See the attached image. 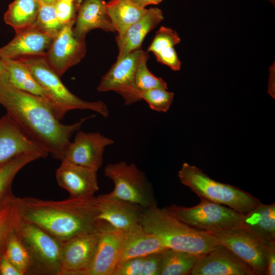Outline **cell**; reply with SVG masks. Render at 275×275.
I'll use <instances>...</instances> for the list:
<instances>
[{
  "instance_id": "3957f363",
  "label": "cell",
  "mask_w": 275,
  "mask_h": 275,
  "mask_svg": "<svg viewBox=\"0 0 275 275\" xmlns=\"http://www.w3.org/2000/svg\"><path fill=\"white\" fill-rule=\"evenodd\" d=\"M140 224L145 231L158 237L168 249L202 255L220 244L212 233L188 225L156 204L144 209Z\"/></svg>"
},
{
  "instance_id": "cb8c5ba5",
  "label": "cell",
  "mask_w": 275,
  "mask_h": 275,
  "mask_svg": "<svg viewBox=\"0 0 275 275\" xmlns=\"http://www.w3.org/2000/svg\"><path fill=\"white\" fill-rule=\"evenodd\" d=\"M108 15L118 35H122L141 18L148 9L131 0H110L106 3Z\"/></svg>"
},
{
  "instance_id": "7c38bea8",
  "label": "cell",
  "mask_w": 275,
  "mask_h": 275,
  "mask_svg": "<svg viewBox=\"0 0 275 275\" xmlns=\"http://www.w3.org/2000/svg\"><path fill=\"white\" fill-rule=\"evenodd\" d=\"M100 222L96 230L63 242L58 275H85L95 254Z\"/></svg>"
},
{
  "instance_id": "6da1fadb",
  "label": "cell",
  "mask_w": 275,
  "mask_h": 275,
  "mask_svg": "<svg viewBox=\"0 0 275 275\" xmlns=\"http://www.w3.org/2000/svg\"><path fill=\"white\" fill-rule=\"evenodd\" d=\"M0 105L33 138L42 144L53 158L61 160L70 138L94 115L64 124L46 99L0 83Z\"/></svg>"
},
{
  "instance_id": "484cf974",
  "label": "cell",
  "mask_w": 275,
  "mask_h": 275,
  "mask_svg": "<svg viewBox=\"0 0 275 275\" xmlns=\"http://www.w3.org/2000/svg\"><path fill=\"white\" fill-rule=\"evenodd\" d=\"M39 8L38 0H14L4 14V21L15 32L33 26Z\"/></svg>"
},
{
  "instance_id": "f546056e",
  "label": "cell",
  "mask_w": 275,
  "mask_h": 275,
  "mask_svg": "<svg viewBox=\"0 0 275 275\" xmlns=\"http://www.w3.org/2000/svg\"><path fill=\"white\" fill-rule=\"evenodd\" d=\"M20 216L16 197L0 208V258L5 253L7 240L15 230Z\"/></svg>"
},
{
  "instance_id": "d590c367",
  "label": "cell",
  "mask_w": 275,
  "mask_h": 275,
  "mask_svg": "<svg viewBox=\"0 0 275 275\" xmlns=\"http://www.w3.org/2000/svg\"><path fill=\"white\" fill-rule=\"evenodd\" d=\"M145 256L133 258L119 264L113 275H144Z\"/></svg>"
},
{
  "instance_id": "8992f818",
  "label": "cell",
  "mask_w": 275,
  "mask_h": 275,
  "mask_svg": "<svg viewBox=\"0 0 275 275\" xmlns=\"http://www.w3.org/2000/svg\"><path fill=\"white\" fill-rule=\"evenodd\" d=\"M15 232L31 258L30 274L58 275L63 242L20 216Z\"/></svg>"
},
{
  "instance_id": "9a60e30c",
  "label": "cell",
  "mask_w": 275,
  "mask_h": 275,
  "mask_svg": "<svg viewBox=\"0 0 275 275\" xmlns=\"http://www.w3.org/2000/svg\"><path fill=\"white\" fill-rule=\"evenodd\" d=\"M100 221L95 254L85 275H113L119 262L125 232Z\"/></svg>"
},
{
  "instance_id": "d6a6232c",
  "label": "cell",
  "mask_w": 275,
  "mask_h": 275,
  "mask_svg": "<svg viewBox=\"0 0 275 275\" xmlns=\"http://www.w3.org/2000/svg\"><path fill=\"white\" fill-rule=\"evenodd\" d=\"M141 98L145 100L149 107L160 112H167L172 103L174 93L167 89L156 88L142 91Z\"/></svg>"
},
{
  "instance_id": "74e56055",
  "label": "cell",
  "mask_w": 275,
  "mask_h": 275,
  "mask_svg": "<svg viewBox=\"0 0 275 275\" xmlns=\"http://www.w3.org/2000/svg\"><path fill=\"white\" fill-rule=\"evenodd\" d=\"M264 254L266 262L265 275L275 274V245H265Z\"/></svg>"
},
{
  "instance_id": "b9f144b4",
  "label": "cell",
  "mask_w": 275,
  "mask_h": 275,
  "mask_svg": "<svg viewBox=\"0 0 275 275\" xmlns=\"http://www.w3.org/2000/svg\"><path fill=\"white\" fill-rule=\"evenodd\" d=\"M46 4H54L58 0H39Z\"/></svg>"
},
{
  "instance_id": "1f68e13d",
  "label": "cell",
  "mask_w": 275,
  "mask_h": 275,
  "mask_svg": "<svg viewBox=\"0 0 275 275\" xmlns=\"http://www.w3.org/2000/svg\"><path fill=\"white\" fill-rule=\"evenodd\" d=\"M149 58L147 52L144 51L136 69L135 83L140 91L161 88L168 89L167 82L161 78L156 77L148 69L147 62Z\"/></svg>"
},
{
  "instance_id": "60d3db41",
  "label": "cell",
  "mask_w": 275,
  "mask_h": 275,
  "mask_svg": "<svg viewBox=\"0 0 275 275\" xmlns=\"http://www.w3.org/2000/svg\"><path fill=\"white\" fill-rule=\"evenodd\" d=\"M162 0H141L140 5L144 8L150 5H157L160 3Z\"/></svg>"
},
{
  "instance_id": "5bb4252c",
  "label": "cell",
  "mask_w": 275,
  "mask_h": 275,
  "mask_svg": "<svg viewBox=\"0 0 275 275\" xmlns=\"http://www.w3.org/2000/svg\"><path fill=\"white\" fill-rule=\"evenodd\" d=\"M114 143V140L99 132L78 130L73 142L68 145L61 161L98 171L102 164L105 148Z\"/></svg>"
},
{
  "instance_id": "836d02e7",
  "label": "cell",
  "mask_w": 275,
  "mask_h": 275,
  "mask_svg": "<svg viewBox=\"0 0 275 275\" xmlns=\"http://www.w3.org/2000/svg\"><path fill=\"white\" fill-rule=\"evenodd\" d=\"M180 40L176 31L170 28L161 26L156 32L147 51L155 54L164 48L174 47L180 43Z\"/></svg>"
},
{
  "instance_id": "e0dca14e",
  "label": "cell",
  "mask_w": 275,
  "mask_h": 275,
  "mask_svg": "<svg viewBox=\"0 0 275 275\" xmlns=\"http://www.w3.org/2000/svg\"><path fill=\"white\" fill-rule=\"evenodd\" d=\"M191 275H255L253 269L221 244L201 255Z\"/></svg>"
},
{
  "instance_id": "4316f807",
  "label": "cell",
  "mask_w": 275,
  "mask_h": 275,
  "mask_svg": "<svg viewBox=\"0 0 275 275\" xmlns=\"http://www.w3.org/2000/svg\"><path fill=\"white\" fill-rule=\"evenodd\" d=\"M201 255L167 249L161 252L159 275H187Z\"/></svg>"
},
{
  "instance_id": "ee69618b",
  "label": "cell",
  "mask_w": 275,
  "mask_h": 275,
  "mask_svg": "<svg viewBox=\"0 0 275 275\" xmlns=\"http://www.w3.org/2000/svg\"><path fill=\"white\" fill-rule=\"evenodd\" d=\"M269 2H270V3H271V4L272 5H273V6L274 5V2H275V0H268Z\"/></svg>"
},
{
  "instance_id": "30bf717a",
  "label": "cell",
  "mask_w": 275,
  "mask_h": 275,
  "mask_svg": "<svg viewBox=\"0 0 275 275\" xmlns=\"http://www.w3.org/2000/svg\"><path fill=\"white\" fill-rule=\"evenodd\" d=\"M47 149L6 113L0 118V166L26 154L46 158Z\"/></svg>"
},
{
  "instance_id": "2e32d148",
  "label": "cell",
  "mask_w": 275,
  "mask_h": 275,
  "mask_svg": "<svg viewBox=\"0 0 275 275\" xmlns=\"http://www.w3.org/2000/svg\"><path fill=\"white\" fill-rule=\"evenodd\" d=\"M97 218L125 232L141 227L140 219L144 208L141 206L112 196L110 193L96 197Z\"/></svg>"
},
{
  "instance_id": "603a6c76",
  "label": "cell",
  "mask_w": 275,
  "mask_h": 275,
  "mask_svg": "<svg viewBox=\"0 0 275 275\" xmlns=\"http://www.w3.org/2000/svg\"><path fill=\"white\" fill-rule=\"evenodd\" d=\"M167 249L158 237L145 231L141 227L138 229L125 232L118 264L133 258L161 253Z\"/></svg>"
},
{
  "instance_id": "d4e9b609",
  "label": "cell",
  "mask_w": 275,
  "mask_h": 275,
  "mask_svg": "<svg viewBox=\"0 0 275 275\" xmlns=\"http://www.w3.org/2000/svg\"><path fill=\"white\" fill-rule=\"evenodd\" d=\"M1 57L8 71L9 83L11 86L48 100L45 91L23 63L18 59Z\"/></svg>"
},
{
  "instance_id": "83f0119b",
  "label": "cell",
  "mask_w": 275,
  "mask_h": 275,
  "mask_svg": "<svg viewBox=\"0 0 275 275\" xmlns=\"http://www.w3.org/2000/svg\"><path fill=\"white\" fill-rule=\"evenodd\" d=\"M39 158L36 155H23L0 166V208L15 197L11 185L17 174L26 165Z\"/></svg>"
},
{
  "instance_id": "ffe728a7",
  "label": "cell",
  "mask_w": 275,
  "mask_h": 275,
  "mask_svg": "<svg viewBox=\"0 0 275 275\" xmlns=\"http://www.w3.org/2000/svg\"><path fill=\"white\" fill-rule=\"evenodd\" d=\"M260 243L275 245V204L261 202L242 214L240 227Z\"/></svg>"
},
{
  "instance_id": "ba28073f",
  "label": "cell",
  "mask_w": 275,
  "mask_h": 275,
  "mask_svg": "<svg viewBox=\"0 0 275 275\" xmlns=\"http://www.w3.org/2000/svg\"><path fill=\"white\" fill-rule=\"evenodd\" d=\"M104 172L105 176L114 183V190L110 193L112 196L144 208L156 205L150 183L134 163L125 161L109 163Z\"/></svg>"
},
{
  "instance_id": "4fadbf2b",
  "label": "cell",
  "mask_w": 275,
  "mask_h": 275,
  "mask_svg": "<svg viewBox=\"0 0 275 275\" xmlns=\"http://www.w3.org/2000/svg\"><path fill=\"white\" fill-rule=\"evenodd\" d=\"M225 246L254 270L255 275H265L264 244L241 227L212 233Z\"/></svg>"
},
{
  "instance_id": "f35d334b",
  "label": "cell",
  "mask_w": 275,
  "mask_h": 275,
  "mask_svg": "<svg viewBox=\"0 0 275 275\" xmlns=\"http://www.w3.org/2000/svg\"><path fill=\"white\" fill-rule=\"evenodd\" d=\"M0 275H22L4 253L0 258Z\"/></svg>"
},
{
  "instance_id": "52a82bcc",
  "label": "cell",
  "mask_w": 275,
  "mask_h": 275,
  "mask_svg": "<svg viewBox=\"0 0 275 275\" xmlns=\"http://www.w3.org/2000/svg\"><path fill=\"white\" fill-rule=\"evenodd\" d=\"M166 208L188 225L210 233L240 227L242 216L230 207L205 199L190 207L172 205Z\"/></svg>"
},
{
  "instance_id": "d6986e66",
  "label": "cell",
  "mask_w": 275,
  "mask_h": 275,
  "mask_svg": "<svg viewBox=\"0 0 275 275\" xmlns=\"http://www.w3.org/2000/svg\"><path fill=\"white\" fill-rule=\"evenodd\" d=\"M53 39L35 26H31L15 32L13 39L0 48V56L12 59L44 56Z\"/></svg>"
},
{
  "instance_id": "7402d4cb",
  "label": "cell",
  "mask_w": 275,
  "mask_h": 275,
  "mask_svg": "<svg viewBox=\"0 0 275 275\" xmlns=\"http://www.w3.org/2000/svg\"><path fill=\"white\" fill-rule=\"evenodd\" d=\"M163 19L161 9L150 8L122 35L117 36L116 40L119 51L117 60L121 59L130 52L141 48L146 35L155 28Z\"/></svg>"
},
{
  "instance_id": "4dcf8cb0",
  "label": "cell",
  "mask_w": 275,
  "mask_h": 275,
  "mask_svg": "<svg viewBox=\"0 0 275 275\" xmlns=\"http://www.w3.org/2000/svg\"><path fill=\"white\" fill-rule=\"evenodd\" d=\"M39 2V10L34 26L53 38L64 25L57 18L54 4Z\"/></svg>"
},
{
  "instance_id": "7bdbcfd3",
  "label": "cell",
  "mask_w": 275,
  "mask_h": 275,
  "mask_svg": "<svg viewBox=\"0 0 275 275\" xmlns=\"http://www.w3.org/2000/svg\"><path fill=\"white\" fill-rule=\"evenodd\" d=\"M131 1H133V2H135L137 4H140L141 0H131Z\"/></svg>"
},
{
  "instance_id": "e575fe53",
  "label": "cell",
  "mask_w": 275,
  "mask_h": 275,
  "mask_svg": "<svg viewBox=\"0 0 275 275\" xmlns=\"http://www.w3.org/2000/svg\"><path fill=\"white\" fill-rule=\"evenodd\" d=\"M82 1L66 2L58 0L54 4L57 18L62 24L65 25L75 22L77 11Z\"/></svg>"
},
{
  "instance_id": "ab89813d",
  "label": "cell",
  "mask_w": 275,
  "mask_h": 275,
  "mask_svg": "<svg viewBox=\"0 0 275 275\" xmlns=\"http://www.w3.org/2000/svg\"><path fill=\"white\" fill-rule=\"evenodd\" d=\"M0 83L9 84V76L4 61L0 56Z\"/></svg>"
},
{
  "instance_id": "f1b7e54d",
  "label": "cell",
  "mask_w": 275,
  "mask_h": 275,
  "mask_svg": "<svg viewBox=\"0 0 275 275\" xmlns=\"http://www.w3.org/2000/svg\"><path fill=\"white\" fill-rule=\"evenodd\" d=\"M5 253L8 259L22 275L30 274L32 265L31 258L15 230L11 234L7 240Z\"/></svg>"
},
{
  "instance_id": "277c9868",
  "label": "cell",
  "mask_w": 275,
  "mask_h": 275,
  "mask_svg": "<svg viewBox=\"0 0 275 275\" xmlns=\"http://www.w3.org/2000/svg\"><path fill=\"white\" fill-rule=\"evenodd\" d=\"M30 69L33 75L45 91L48 100L60 120L66 114L74 109L92 111L107 118L109 112L107 105L102 101H88L82 100L71 92L58 76L48 66L43 56L20 58Z\"/></svg>"
},
{
  "instance_id": "8d00e7d4",
  "label": "cell",
  "mask_w": 275,
  "mask_h": 275,
  "mask_svg": "<svg viewBox=\"0 0 275 275\" xmlns=\"http://www.w3.org/2000/svg\"><path fill=\"white\" fill-rule=\"evenodd\" d=\"M157 61L174 71L180 70L181 63L174 47L163 49L154 54Z\"/></svg>"
},
{
  "instance_id": "8fae6325",
  "label": "cell",
  "mask_w": 275,
  "mask_h": 275,
  "mask_svg": "<svg viewBox=\"0 0 275 275\" xmlns=\"http://www.w3.org/2000/svg\"><path fill=\"white\" fill-rule=\"evenodd\" d=\"M74 24L72 22L64 25L43 56L50 68L60 77L79 63L86 53L85 39L74 36Z\"/></svg>"
},
{
  "instance_id": "44dd1931",
  "label": "cell",
  "mask_w": 275,
  "mask_h": 275,
  "mask_svg": "<svg viewBox=\"0 0 275 275\" xmlns=\"http://www.w3.org/2000/svg\"><path fill=\"white\" fill-rule=\"evenodd\" d=\"M74 25L73 34L79 39H85L88 33L96 29L116 32L107 14L106 3L103 0H83Z\"/></svg>"
},
{
  "instance_id": "ac0fdd59",
  "label": "cell",
  "mask_w": 275,
  "mask_h": 275,
  "mask_svg": "<svg viewBox=\"0 0 275 275\" xmlns=\"http://www.w3.org/2000/svg\"><path fill=\"white\" fill-rule=\"evenodd\" d=\"M97 171L90 168L61 161L56 172L58 185L67 191L71 198H87L94 196L99 189Z\"/></svg>"
},
{
  "instance_id": "9c48e42d",
  "label": "cell",
  "mask_w": 275,
  "mask_h": 275,
  "mask_svg": "<svg viewBox=\"0 0 275 275\" xmlns=\"http://www.w3.org/2000/svg\"><path fill=\"white\" fill-rule=\"evenodd\" d=\"M144 51L140 48L117 60L101 78L97 90L100 92L114 91L118 93L126 105L142 100L141 91L136 87L135 76Z\"/></svg>"
},
{
  "instance_id": "f6af8a7d",
  "label": "cell",
  "mask_w": 275,
  "mask_h": 275,
  "mask_svg": "<svg viewBox=\"0 0 275 275\" xmlns=\"http://www.w3.org/2000/svg\"><path fill=\"white\" fill-rule=\"evenodd\" d=\"M60 1H66V2H73L76 0H60Z\"/></svg>"
},
{
  "instance_id": "5b68a950",
  "label": "cell",
  "mask_w": 275,
  "mask_h": 275,
  "mask_svg": "<svg viewBox=\"0 0 275 275\" xmlns=\"http://www.w3.org/2000/svg\"><path fill=\"white\" fill-rule=\"evenodd\" d=\"M178 176L200 199L225 205L245 214L261 203L250 193L233 185L215 181L198 167L183 163Z\"/></svg>"
},
{
  "instance_id": "7a4b0ae2",
  "label": "cell",
  "mask_w": 275,
  "mask_h": 275,
  "mask_svg": "<svg viewBox=\"0 0 275 275\" xmlns=\"http://www.w3.org/2000/svg\"><path fill=\"white\" fill-rule=\"evenodd\" d=\"M16 203L21 218L62 242L96 230L100 222L95 196L62 201L16 197Z\"/></svg>"
}]
</instances>
